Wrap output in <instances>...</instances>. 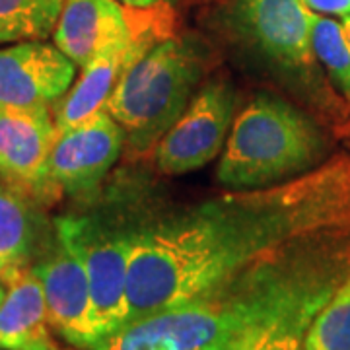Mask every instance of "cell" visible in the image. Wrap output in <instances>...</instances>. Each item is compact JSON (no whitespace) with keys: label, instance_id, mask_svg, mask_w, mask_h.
Returning <instances> with one entry per match:
<instances>
[{"label":"cell","instance_id":"cell-1","mask_svg":"<svg viewBox=\"0 0 350 350\" xmlns=\"http://www.w3.org/2000/svg\"><path fill=\"white\" fill-rule=\"evenodd\" d=\"M342 230H350L349 160L137 226L126 325L204 296L292 245Z\"/></svg>","mask_w":350,"mask_h":350},{"label":"cell","instance_id":"cell-2","mask_svg":"<svg viewBox=\"0 0 350 350\" xmlns=\"http://www.w3.org/2000/svg\"><path fill=\"white\" fill-rule=\"evenodd\" d=\"M350 230L301 241L213 292L129 323L92 350H202L261 329L310 325L350 276Z\"/></svg>","mask_w":350,"mask_h":350},{"label":"cell","instance_id":"cell-3","mask_svg":"<svg viewBox=\"0 0 350 350\" xmlns=\"http://www.w3.org/2000/svg\"><path fill=\"white\" fill-rule=\"evenodd\" d=\"M325 142L312 121L280 98L251 100L230 129L216 179L230 189H262L310 172Z\"/></svg>","mask_w":350,"mask_h":350},{"label":"cell","instance_id":"cell-4","mask_svg":"<svg viewBox=\"0 0 350 350\" xmlns=\"http://www.w3.org/2000/svg\"><path fill=\"white\" fill-rule=\"evenodd\" d=\"M202 76V53L167 38L140 57L113 88L105 109L121 125L133 152H144L174 126L193 101Z\"/></svg>","mask_w":350,"mask_h":350},{"label":"cell","instance_id":"cell-5","mask_svg":"<svg viewBox=\"0 0 350 350\" xmlns=\"http://www.w3.org/2000/svg\"><path fill=\"white\" fill-rule=\"evenodd\" d=\"M55 236L84 265L101 340L123 329L129 315L133 228H111L98 216L66 214L55 220Z\"/></svg>","mask_w":350,"mask_h":350},{"label":"cell","instance_id":"cell-6","mask_svg":"<svg viewBox=\"0 0 350 350\" xmlns=\"http://www.w3.org/2000/svg\"><path fill=\"white\" fill-rule=\"evenodd\" d=\"M170 4L133 8L119 0H64L53 43L82 68L101 53L135 41L148 39L160 43L170 38Z\"/></svg>","mask_w":350,"mask_h":350},{"label":"cell","instance_id":"cell-7","mask_svg":"<svg viewBox=\"0 0 350 350\" xmlns=\"http://www.w3.org/2000/svg\"><path fill=\"white\" fill-rule=\"evenodd\" d=\"M59 129L51 107L0 103V183L39 204H51L61 191L51 179V154Z\"/></svg>","mask_w":350,"mask_h":350},{"label":"cell","instance_id":"cell-8","mask_svg":"<svg viewBox=\"0 0 350 350\" xmlns=\"http://www.w3.org/2000/svg\"><path fill=\"white\" fill-rule=\"evenodd\" d=\"M236 103V92L226 82L202 88L156 144L158 170L167 175H181L213 162L234 125Z\"/></svg>","mask_w":350,"mask_h":350},{"label":"cell","instance_id":"cell-9","mask_svg":"<svg viewBox=\"0 0 350 350\" xmlns=\"http://www.w3.org/2000/svg\"><path fill=\"white\" fill-rule=\"evenodd\" d=\"M125 133L103 107L90 119L59 133L51 154V179L72 199H92L119 160Z\"/></svg>","mask_w":350,"mask_h":350},{"label":"cell","instance_id":"cell-10","mask_svg":"<svg viewBox=\"0 0 350 350\" xmlns=\"http://www.w3.org/2000/svg\"><path fill=\"white\" fill-rule=\"evenodd\" d=\"M312 14L301 0H232L230 22L262 57L296 70L313 63Z\"/></svg>","mask_w":350,"mask_h":350},{"label":"cell","instance_id":"cell-11","mask_svg":"<svg viewBox=\"0 0 350 350\" xmlns=\"http://www.w3.org/2000/svg\"><path fill=\"white\" fill-rule=\"evenodd\" d=\"M31 269L43 284L51 329L76 349L92 350L101 342L86 271L75 251L55 236L47 255Z\"/></svg>","mask_w":350,"mask_h":350},{"label":"cell","instance_id":"cell-12","mask_svg":"<svg viewBox=\"0 0 350 350\" xmlns=\"http://www.w3.org/2000/svg\"><path fill=\"white\" fill-rule=\"evenodd\" d=\"M76 64L45 41H18L0 47V103L51 107L75 82Z\"/></svg>","mask_w":350,"mask_h":350},{"label":"cell","instance_id":"cell-13","mask_svg":"<svg viewBox=\"0 0 350 350\" xmlns=\"http://www.w3.org/2000/svg\"><path fill=\"white\" fill-rule=\"evenodd\" d=\"M154 45L156 41L148 39L135 41L131 45L105 51L92 59L86 66H82L80 78L55 103L53 117L59 133L68 131L101 111L126 68L137 63L140 57H144Z\"/></svg>","mask_w":350,"mask_h":350},{"label":"cell","instance_id":"cell-14","mask_svg":"<svg viewBox=\"0 0 350 350\" xmlns=\"http://www.w3.org/2000/svg\"><path fill=\"white\" fill-rule=\"evenodd\" d=\"M0 304V350H61L53 338L43 284L31 267L14 273Z\"/></svg>","mask_w":350,"mask_h":350},{"label":"cell","instance_id":"cell-15","mask_svg":"<svg viewBox=\"0 0 350 350\" xmlns=\"http://www.w3.org/2000/svg\"><path fill=\"white\" fill-rule=\"evenodd\" d=\"M41 222L31 200L0 183V284L29 261L41 238Z\"/></svg>","mask_w":350,"mask_h":350},{"label":"cell","instance_id":"cell-16","mask_svg":"<svg viewBox=\"0 0 350 350\" xmlns=\"http://www.w3.org/2000/svg\"><path fill=\"white\" fill-rule=\"evenodd\" d=\"M64 0H0V45L53 36Z\"/></svg>","mask_w":350,"mask_h":350},{"label":"cell","instance_id":"cell-17","mask_svg":"<svg viewBox=\"0 0 350 350\" xmlns=\"http://www.w3.org/2000/svg\"><path fill=\"white\" fill-rule=\"evenodd\" d=\"M301 350H350V276L315 313Z\"/></svg>","mask_w":350,"mask_h":350},{"label":"cell","instance_id":"cell-18","mask_svg":"<svg viewBox=\"0 0 350 350\" xmlns=\"http://www.w3.org/2000/svg\"><path fill=\"white\" fill-rule=\"evenodd\" d=\"M312 49L313 57L325 66L338 92L350 98V41L342 24L312 14Z\"/></svg>","mask_w":350,"mask_h":350},{"label":"cell","instance_id":"cell-19","mask_svg":"<svg viewBox=\"0 0 350 350\" xmlns=\"http://www.w3.org/2000/svg\"><path fill=\"white\" fill-rule=\"evenodd\" d=\"M308 327L310 325H278L261 329L202 350H301Z\"/></svg>","mask_w":350,"mask_h":350},{"label":"cell","instance_id":"cell-20","mask_svg":"<svg viewBox=\"0 0 350 350\" xmlns=\"http://www.w3.org/2000/svg\"><path fill=\"white\" fill-rule=\"evenodd\" d=\"M312 12L347 16L350 14V0H301Z\"/></svg>","mask_w":350,"mask_h":350},{"label":"cell","instance_id":"cell-21","mask_svg":"<svg viewBox=\"0 0 350 350\" xmlns=\"http://www.w3.org/2000/svg\"><path fill=\"white\" fill-rule=\"evenodd\" d=\"M126 6H133V8H156V6H165V4H174L175 0H119Z\"/></svg>","mask_w":350,"mask_h":350},{"label":"cell","instance_id":"cell-22","mask_svg":"<svg viewBox=\"0 0 350 350\" xmlns=\"http://www.w3.org/2000/svg\"><path fill=\"white\" fill-rule=\"evenodd\" d=\"M342 29H345V33H347V38L350 41V14L342 16Z\"/></svg>","mask_w":350,"mask_h":350},{"label":"cell","instance_id":"cell-23","mask_svg":"<svg viewBox=\"0 0 350 350\" xmlns=\"http://www.w3.org/2000/svg\"><path fill=\"white\" fill-rule=\"evenodd\" d=\"M4 294H6V288L0 284V304H2V300H4Z\"/></svg>","mask_w":350,"mask_h":350}]
</instances>
